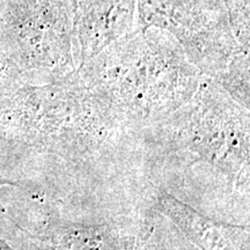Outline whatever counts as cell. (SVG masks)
<instances>
[{
  "label": "cell",
  "mask_w": 250,
  "mask_h": 250,
  "mask_svg": "<svg viewBox=\"0 0 250 250\" xmlns=\"http://www.w3.org/2000/svg\"><path fill=\"white\" fill-rule=\"evenodd\" d=\"M73 0H0V41L23 76L42 83L77 71Z\"/></svg>",
  "instance_id": "cell-4"
},
{
  "label": "cell",
  "mask_w": 250,
  "mask_h": 250,
  "mask_svg": "<svg viewBox=\"0 0 250 250\" xmlns=\"http://www.w3.org/2000/svg\"><path fill=\"white\" fill-rule=\"evenodd\" d=\"M5 115L30 145L74 164L114 151L130 131L78 72L43 85H23L4 99Z\"/></svg>",
  "instance_id": "cell-2"
},
{
  "label": "cell",
  "mask_w": 250,
  "mask_h": 250,
  "mask_svg": "<svg viewBox=\"0 0 250 250\" xmlns=\"http://www.w3.org/2000/svg\"><path fill=\"white\" fill-rule=\"evenodd\" d=\"M0 250H15L12 248L11 246L8 245V243H6L4 240L0 239Z\"/></svg>",
  "instance_id": "cell-9"
},
{
  "label": "cell",
  "mask_w": 250,
  "mask_h": 250,
  "mask_svg": "<svg viewBox=\"0 0 250 250\" xmlns=\"http://www.w3.org/2000/svg\"><path fill=\"white\" fill-rule=\"evenodd\" d=\"M78 67L138 27L137 0H73Z\"/></svg>",
  "instance_id": "cell-6"
},
{
  "label": "cell",
  "mask_w": 250,
  "mask_h": 250,
  "mask_svg": "<svg viewBox=\"0 0 250 250\" xmlns=\"http://www.w3.org/2000/svg\"><path fill=\"white\" fill-rule=\"evenodd\" d=\"M154 210L173 221L204 250H248V227L214 220L164 189L155 193Z\"/></svg>",
  "instance_id": "cell-7"
},
{
  "label": "cell",
  "mask_w": 250,
  "mask_h": 250,
  "mask_svg": "<svg viewBox=\"0 0 250 250\" xmlns=\"http://www.w3.org/2000/svg\"><path fill=\"white\" fill-rule=\"evenodd\" d=\"M4 186H13V187H20L17 182H13V181H11L9 179H7V177H4L0 175V188L4 187ZM0 214H5V210L4 208H2L1 203H0Z\"/></svg>",
  "instance_id": "cell-8"
},
{
  "label": "cell",
  "mask_w": 250,
  "mask_h": 250,
  "mask_svg": "<svg viewBox=\"0 0 250 250\" xmlns=\"http://www.w3.org/2000/svg\"><path fill=\"white\" fill-rule=\"evenodd\" d=\"M126 129L149 130L182 107L203 74L176 39L156 27H137L77 68Z\"/></svg>",
  "instance_id": "cell-1"
},
{
  "label": "cell",
  "mask_w": 250,
  "mask_h": 250,
  "mask_svg": "<svg viewBox=\"0 0 250 250\" xmlns=\"http://www.w3.org/2000/svg\"><path fill=\"white\" fill-rule=\"evenodd\" d=\"M147 131L171 160L208 165L233 186L249 188V109L211 78L203 76L192 98Z\"/></svg>",
  "instance_id": "cell-3"
},
{
  "label": "cell",
  "mask_w": 250,
  "mask_h": 250,
  "mask_svg": "<svg viewBox=\"0 0 250 250\" xmlns=\"http://www.w3.org/2000/svg\"><path fill=\"white\" fill-rule=\"evenodd\" d=\"M138 27L171 34L203 76L217 79L242 49L224 0H137Z\"/></svg>",
  "instance_id": "cell-5"
}]
</instances>
